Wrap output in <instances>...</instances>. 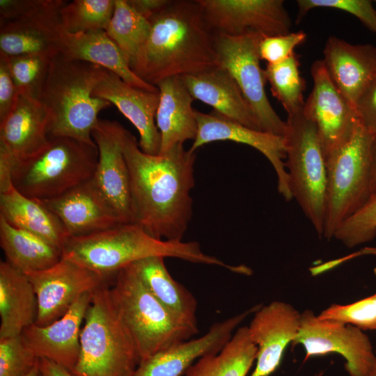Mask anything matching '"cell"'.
I'll use <instances>...</instances> for the list:
<instances>
[{
  "label": "cell",
  "instance_id": "cell-1",
  "mask_svg": "<svg viewBox=\"0 0 376 376\" xmlns=\"http://www.w3.org/2000/svg\"><path fill=\"white\" fill-rule=\"evenodd\" d=\"M118 136L130 173L132 224L156 239L182 241L192 215L195 152L179 144L164 155L146 154L120 123Z\"/></svg>",
  "mask_w": 376,
  "mask_h": 376
},
{
  "label": "cell",
  "instance_id": "cell-2",
  "mask_svg": "<svg viewBox=\"0 0 376 376\" xmlns=\"http://www.w3.org/2000/svg\"><path fill=\"white\" fill-rule=\"evenodd\" d=\"M148 20V38L130 66L144 81L155 86L219 65L214 34L197 0H171Z\"/></svg>",
  "mask_w": 376,
  "mask_h": 376
},
{
  "label": "cell",
  "instance_id": "cell-3",
  "mask_svg": "<svg viewBox=\"0 0 376 376\" xmlns=\"http://www.w3.org/2000/svg\"><path fill=\"white\" fill-rule=\"evenodd\" d=\"M62 253V258L109 277H114L123 268L151 256L217 265L235 273L240 271L239 266L228 265L203 253L197 242L156 239L134 224H120L88 235L70 237Z\"/></svg>",
  "mask_w": 376,
  "mask_h": 376
},
{
  "label": "cell",
  "instance_id": "cell-4",
  "mask_svg": "<svg viewBox=\"0 0 376 376\" xmlns=\"http://www.w3.org/2000/svg\"><path fill=\"white\" fill-rule=\"evenodd\" d=\"M106 69L88 62L50 59L38 101L49 116V136H66L95 145L92 132L99 113L111 104L93 95Z\"/></svg>",
  "mask_w": 376,
  "mask_h": 376
},
{
  "label": "cell",
  "instance_id": "cell-5",
  "mask_svg": "<svg viewBox=\"0 0 376 376\" xmlns=\"http://www.w3.org/2000/svg\"><path fill=\"white\" fill-rule=\"evenodd\" d=\"M140 358L122 322L107 283L92 294L80 333L73 376H133Z\"/></svg>",
  "mask_w": 376,
  "mask_h": 376
},
{
  "label": "cell",
  "instance_id": "cell-6",
  "mask_svg": "<svg viewBox=\"0 0 376 376\" xmlns=\"http://www.w3.org/2000/svg\"><path fill=\"white\" fill-rule=\"evenodd\" d=\"M97 160L96 144L66 136H49L40 151L16 163L12 183L27 197L52 199L91 179Z\"/></svg>",
  "mask_w": 376,
  "mask_h": 376
},
{
  "label": "cell",
  "instance_id": "cell-7",
  "mask_svg": "<svg viewBox=\"0 0 376 376\" xmlns=\"http://www.w3.org/2000/svg\"><path fill=\"white\" fill-rule=\"evenodd\" d=\"M109 289L140 362L175 343L191 339L198 331L178 320L155 297L132 264L116 274Z\"/></svg>",
  "mask_w": 376,
  "mask_h": 376
},
{
  "label": "cell",
  "instance_id": "cell-8",
  "mask_svg": "<svg viewBox=\"0 0 376 376\" xmlns=\"http://www.w3.org/2000/svg\"><path fill=\"white\" fill-rule=\"evenodd\" d=\"M374 135L360 123L351 139L326 157L327 190L322 237L359 210L371 193V146Z\"/></svg>",
  "mask_w": 376,
  "mask_h": 376
},
{
  "label": "cell",
  "instance_id": "cell-9",
  "mask_svg": "<svg viewBox=\"0 0 376 376\" xmlns=\"http://www.w3.org/2000/svg\"><path fill=\"white\" fill-rule=\"evenodd\" d=\"M285 122V162L292 198L322 237L327 190L326 157L316 127L303 110L288 116Z\"/></svg>",
  "mask_w": 376,
  "mask_h": 376
},
{
  "label": "cell",
  "instance_id": "cell-10",
  "mask_svg": "<svg viewBox=\"0 0 376 376\" xmlns=\"http://www.w3.org/2000/svg\"><path fill=\"white\" fill-rule=\"evenodd\" d=\"M263 36L214 34L219 65L230 74L251 107L260 130L284 136L286 122L271 105L265 88L266 79L260 66L258 45Z\"/></svg>",
  "mask_w": 376,
  "mask_h": 376
},
{
  "label": "cell",
  "instance_id": "cell-11",
  "mask_svg": "<svg viewBox=\"0 0 376 376\" xmlns=\"http://www.w3.org/2000/svg\"><path fill=\"white\" fill-rule=\"evenodd\" d=\"M292 344L302 345L306 358L339 354L350 376H368L376 361L375 351L363 331L340 321L320 319L310 310L301 313L299 330Z\"/></svg>",
  "mask_w": 376,
  "mask_h": 376
},
{
  "label": "cell",
  "instance_id": "cell-12",
  "mask_svg": "<svg viewBox=\"0 0 376 376\" xmlns=\"http://www.w3.org/2000/svg\"><path fill=\"white\" fill-rule=\"evenodd\" d=\"M213 34L263 37L290 32L292 20L283 0H197Z\"/></svg>",
  "mask_w": 376,
  "mask_h": 376
},
{
  "label": "cell",
  "instance_id": "cell-13",
  "mask_svg": "<svg viewBox=\"0 0 376 376\" xmlns=\"http://www.w3.org/2000/svg\"><path fill=\"white\" fill-rule=\"evenodd\" d=\"M26 274L36 294L35 324L39 327L63 317L79 297L93 292L111 278L64 258L48 269Z\"/></svg>",
  "mask_w": 376,
  "mask_h": 376
},
{
  "label": "cell",
  "instance_id": "cell-14",
  "mask_svg": "<svg viewBox=\"0 0 376 376\" xmlns=\"http://www.w3.org/2000/svg\"><path fill=\"white\" fill-rule=\"evenodd\" d=\"M313 87L303 113L315 124L327 157L347 143L360 120L352 107L330 79L322 59L311 67Z\"/></svg>",
  "mask_w": 376,
  "mask_h": 376
},
{
  "label": "cell",
  "instance_id": "cell-15",
  "mask_svg": "<svg viewBox=\"0 0 376 376\" xmlns=\"http://www.w3.org/2000/svg\"><path fill=\"white\" fill-rule=\"evenodd\" d=\"M198 132L189 148L195 152L203 145L219 141L246 144L260 152L273 166L279 194L286 201L292 195L286 169V145L284 136L254 130L212 111L206 113L196 110Z\"/></svg>",
  "mask_w": 376,
  "mask_h": 376
},
{
  "label": "cell",
  "instance_id": "cell-16",
  "mask_svg": "<svg viewBox=\"0 0 376 376\" xmlns=\"http://www.w3.org/2000/svg\"><path fill=\"white\" fill-rule=\"evenodd\" d=\"M49 139L46 109L38 100L19 94L12 111L0 123V181H10L16 163L40 151Z\"/></svg>",
  "mask_w": 376,
  "mask_h": 376
},
{
  "label": "cell",
  "instance_id": "cell-17",
  "mask_svg": "<svg viewBox=\"0 0 376 376\" xmlns=\"http://www.w3.org/2000/svg\"><path fill=\"white\" fill-rule=\"evenodd\" d=\"M261 306L214 323L203 336L173 344L141 361L133 376H182L198 359L219 352L239 325Z\"/></svg>",
  "mask_w": 376,
  "mask_h": 376
},
{
  "label": "cell",
  "instance_id": "cell-18",
  "mask_svg": "<svg viewBox=\"0 0 376 376\" xmlns=\"http://www.w3.org/2000/svg\"><path fill=\"white\" fill-rule=\"evenodd\" d=\"M301 313L292 305L274 301L261 306L248 327L257 347L256 366L250 376H269L279 368L289 343L299 330Z\"/></svg>",
  "mask_w": 376,
  "mask_h": 376
},
{
  "label": "cell",
  "instance_id": "cell-19",
  "mask_svg": "<svg viewBox=\"0 0 376 376\" xmlns=\"http://www.w3.org/2000/svg\"><path fill=\"white\" fill-rule=\"evenodd\" d=\"M40 201L59 219L70 237L124 224L93 177L58 197Z\"/></svg>",
  "mask_w": 376,
  "mask_h": 376
},
{
  "label": "cell",
  "instance_id": "cell-20",
  "mask_svg": "<svg viewBox=\"0 0 376 376\" xmlns=\"http://www.w3.org/2000/svg\"><path fill=\"white\" fill-rule=\"evenodd\" d=\"M93 292L82 295L67 313L54 322L39 327L35 324L21 334L25 345L39 359H46L70 373L80 353V333Z\"/></svg>",
  "mask_w": 376,
  "mask_h": 376
},
{
  "label": "cell",
  "instance_id": "cell-21",
  "mask_svg": "<svg viewBox=\"0 0 376 376\" xmlns=\"http://www.w3.org/2000/svg\"><path fill=\"white\" fill-rule=\"evenodd\" d=\"M119 123L100 119L92 132L98 150L93 179L123 224H132L130 179L118 136Z\"/></svg>",
  "mask_w": 376,
  "mask_h": 376
},
{
  "label": "cell",
  "instance_id": "cell-22",
  "mask_svg": "<svg viewBox=\"0 0 376 376\" xmlns=\"http://www.w3.org/2000/svg\"><path fill=\"white\" fill-rule=\"evenodd\" d=\"M93 95L114 104L139 134V147L149 155H158L160 135L155 116L159 91L152 92L130 86L116 74L106 70Z\"/></svg>",
  "mask_w": 376,
  "mask_h": 376
},
{
  "label": "cell",
  "instance_id": "cell-23",
  "mask_svg": "<svg viewBox=\"0 0 376 376\" xmlns=\"http://www.w3.org/2000/svg\"><path fill=\"white\" fill-rule=\"evenodd\" d=\"M322 59L334 84L349 104H356L376 78V47L353 45L335 36L328 37Z\"/></svg>",
  "mask_w": 376,
  "mask_h": 376
},
{
  "label": "cell",
  "instance_id": "cell-24",
  "mask_svg": "<svg viewBox=\"0 0 376 376\" xmlns=\"http://www.w3.org/2000/svg\"><path fill=\"white\" fill-rule=\"evenodd\" d=\"M58 54L65 59L97 65L140 89L157 92V86L140 79L131 69L123 52L105 30L72 33L59 24L55 37Z\"/></svg>",
  "mask_w": 376,
  "mask_h": 376
},
{
  "label": "cell",
  "instance_id": "cell-25",
  "mask_svg": "<svg viewBox=\"0 0 376 376\" xmlns=\"http://www.w3.org/2000/svg\"><path fill=\"white\" fill-rule=\"evenodd\" d=\"M159 102L155 121L160 135L158 155H164L174 146L194 140L198 132L194 100L181 77H172L158 82Z\"/></svg>",
  "mask_w": 376,
  "mask_h": 376
},
{
  "label": "cell",
  "instance_id": "cell-26",
  "mask_svg": "<svg viewBox=\"0 0 376 376\" xmlns=\"http://www.w3.org/2000/svg\"><path fill=\"white\" fill-rule=\"evenodd\" d=\"M181 77L194 100L211 106L213 111L226 118L260 130L251 107L227 70L218 65Z\"/></svg>",
  "mask_w": 376,
  "mask_h": 376
},
{
  "label": "cell",
  "instance_id": "cell-27",
  "mask_svg": "<svg viewBox=\"0 0 376 376\" xmlns=\"http://www.w3.org/2000/svg\"><path fill=\"white\" fill-rule=\"evenodd\" d=\"M38 300L26 274L6 260L0 262V339L20 335L35 324Z\"/></svg>",
  "mask_w": 376,
  "mask_h": 376
},
{
  "label": "cell",
  "instance_id": "cell-28",
  "mask_svg": "<svg viewBox=\"0 0 376 376\" xmlns=\"http://www.w3.org/2000/svg\"><path fill=\"white\" fill-rule=\"evenodd\" d=\"M0 216L11 226L35 234L61 250L70 237L51 210L40 201L21 194L13 185L0 192Z\"/></svg>",
  "mask_w": 376,
  "mask_h": 376
},
{
  "label": "cell",
  "instance_id": "cell-29",
  "mask_svg": "<svg viewBox=\"0 0 376 376\" xmlns=\"http://www.w3.org/2000/svg\"><path fill=\"white\" fill-rule=\"evenodd\" d=\"M164 257L151 256L132 264L139 278L155 297L178 320L198 330L194 296L169 272Z\"/></svg>",
  "mask_w": 376,
  "mask_h": 376
},
{
  "label": "cell",
  "instance_id": "cell-30",
  "mask_svg": "<svg viewBox=\"0 0 376 376\" xmlns=\"http://www.w3.org/2000/svg\"><path fill=\"white\" fill-rule=\"evenodd\" d=\"M0 244L6 261L26 274L48 269L62 259V250L40 237L14 227L0 216Z\"/></svg>",
  "mask_w": 376,
  "mask_h": 376
},
{
  "label": "cell",
  "instance_id": "cell-31",
  "mask_svg": "<svg viewBox=\"0 0 376 376\" xmlns=\"http://www.w3.org/2000/svg\"><path fill=\"white\" fill-rule=\"evenodd\" d=\"M257 350L248 327H238L219 352L198 359L184 376H246L256 361Z\"/></svg>",
  "mask_w": 376,
  "mask_h": 376
},
{
  "label": "cell",
  "instance_id": "cell-32",
  "mask_svg": "<svg viewBox=\"0 0 376 376\" xmlns=\"http://www.w3.org/2000/svg\"><path fill=\"white\" fill-rule=\"evenodd\" d=\"M58 24L26 22L0 23V54L8 56L58 54L55 42Z\"/></svg>",
  "mask_w": 376,
  "mask_h": 376
},
{
  "label": "cell",
  "instance_id": "cell-33",
  "mask_svg": "<svg viewBox=\"0 0 376 376\" xmlns=\"http://www.w3.org/2000/svg\"><path fill=\"white\" fill-rule=\"evenodd\" d=\"M105 31L131 66L148 38L150 24L127 0H114L113 13Z\"/></svg>",
  "mask_w": 376,
  "mask_h": 376
},
{
  "label": "cell",
  "instance_id": "cell-34",
  "mask_svg": "<svg viewBox=\"0 0 376 376\" xmlns=\"http://www.w3.org/2000/svg\"><path fill=\"white\" fill-rule=\"evenodd\" d=\"M299 56L295 52L285 61L267 64L264 69L266 81L273 96L281 104L288 116L303 110L306 81L299 71Z\"/></svg>",
  "mask_w": 376,
  "mask_h": 376
},
{
  "label": "cell",
  "instance_id": "cell-35",
  "mask_svg": "<svg viewBox=\"0 0 376 376\" xmlns=\"http://www.w3.org/2000/svg\"><path fill=\"white\" fill-rule=\"evenodd\" d=\"M114 10V0H74L60 11V25L72 33L105 30Z\"/></svg>",
  "mask_w": 376,
  "mask_h": 376
},
{
  "label": "cell",
  "instance_id": "cell-36",
  "mask_svg": "<svg viewBox=\"0 0 376 376\" xmlns=\"http://www.w3.org/2000/svg\"><path fill=\"white\" fill-rule=\"evenodd\" d=\"M66 2L63 0H0V23L59 24L60 11Z\"/></svg>",
  "mask_w": 376,
  "mask_h": 376
},
{
  "label": "cell",
  "instance_id": "cell-37",
  "mask_svg": "<svg viewBox=\"0 0 376 376\" xmlns=\"http://www.w3.org/2000/svg\"><path fill=\"white\" fill-rule=\"evenodd\" d=\"M14 83L20 95L36 100L47 77L50 59L41 55L8 56L3 54Z\"/></svg>",
  "mask_w": 376,
  "mask_h": 376
},
{
  "label": "cell",
  "instance_id": "cell-38",
  "mask_svg": "<svg viewBox=\"0 0 376 376\" xmlns=\"http://www.w3.org/2000/svg\"><path fill=\"white\" fill-rule=\"evenodd\" d=\"M376 237V195L344 221L336 230L334 237L348 248L369 242Z\"/></svg>",
  "mask_w": 376,
  "mask_h": 376
},
{
  "label": "cell",
  "instance_id": "cell-39",
  "mask_svg": "<svg viewBox=\"0 0 376 376\" xmlns=\"http://www.w3.org/2000/svg\"><path fill=\"white\" fill-rule=\"evenodd\" d=\"M318 316L349 324L362 331H376V293L349 304H334Z\"/></svg>",
  "mask_w": 376,
  "mask_h": 376
},
{
  "label": "cell",
  "instance_id": "cell-40",
  "mask_svg": "<svg viewBox=\"0 0 376 376\" xmlns=\"http://www.w3.org/2000/svg\"><path fill=\"white\" fill-rule=\"evenodd\" d=\"M38 361L21 334L0 339V376H24Z\"/></svg>",
  "mask_w": 376,
  "mask_h": 376
},
{
  "label": "cell",
  "instance_id": "cell-41",
  "mask_svg": "<svg viewBox=\"0 0 376 376\" xmlns=\"http://www.w3.org/2000/svg\"><path fill=\"white\" fill-rule=\"evenodd\" d=\"M296 23H299L312 9L334 8L347 12L358 18L370 31L376 34V10L370 0H297Z\"/></svg>",
  "mask_w": 376,
  "mask_h": 376
},
{
  "label": "cell",
  "instance_id": "cell-42",
  "mask_svg": "<svg viewBox=\"0 0 376 376\" xmlns=\"http://www.w3.org/2000/svg\"><path fill=\"white\" fill-rule=\"evenodd\" d=\"M306 39V33L300 30L284 35L263 37L258 45L260 60L267 64H276L289 58L296 47L301 45Z\"/></svg>",
  "mask_w": 376,
  "mask_h": 376
},
{
  "label": "cell",
  "instance_id": "cell-43",
  "mask_svg": "<svg viewBox=\"0 0 376 376\" xmlns=\"http://www.w3.org/2000/svg\"><path fill=\"white\" fill-rule=\"evenodd\" d=\"M19 95L6 59L3 56L0 55V123L3 121L12 111Z\"/></svg>",
  "mask_w": 376,
  "mask_h": 376
},
{
  "label": "cell",
  "instance_id": "cell-44",
  "mask_svg": "<svg viewBox=\"0 0 376 376\" xmlns=\"http://www.w3.org/2000/svg\"><path fill=\"white\" fill-rule=\"evenodd\" d=\"M356 111L361 125L376 134V78L359 98Z\"/></svg>",
  "mask_w": 376,
  "mask_h": 376
},
{
  "label": "cell",
  "instance_id": "cell-45",
  "mask_svg": "<svg viewBox=\"0 0 376 376\" xmlns=\"http://www.w3.org/2000/svg\"><path fill=\"white\" fill-rule=\"evenodd\" d=\"M127 1L135 10L148 19L169 4L171 0H127Z\"/></svg>",
  "mask_w": 376,
  "mask_h": 376
},
{
  "label": "cell",
  "instance_id": "cell-46",
  "mask_svg": "<svg viewBox=\"0 0 376 376\" xmlns=\"http://www.w3.org/2000/svg\"><path fill=\"white\" fill-rule=\"evenodd\" d=\"M39 366L43 376H73L68 370L46 359H39Z\"/></svg>",
  "mask_w": 376,
  "mask_h": 376
},
{
  "label": "cell",
  "instance_id": "cell-47",
  "mask_svg": "<svg viewBox=\"0 0 376 376\" xmlns=\"http://www.w3.org/2000/svg\"><path fill=\"white\" fill-rule=\"evenodd\" d=\"M371 160V193L376 195V134L374 135L370 152Z\"/></svg>",
  "mask_w": 376,
  "mask_h": 376
},
{
  "label": "cell",
  "instance_id": "cell-48",
  "mask_svg": "<svg viewBox=\"0 0 376 376\" xmlns=\"http://www.w3.org/2000/svg\"><path fill=\"white\" fill-rule=\"evenodd\" d=\"M363 255H375L376 256V246L372 247V246H368L364 247L362 249L352 253L351 255H349L346 257L342 258L340 259H338L339 263L345 262V260H348L352 258L363 256Z\"/></svg>",
  "mask_w": 376,
  "mask_h": 376
},
{
  "label": "cell",
  "instance_id": "cell-49",
  "mask_svg": "<svg viewBox=\"0 0 376 376\" xmlns=\"http://www.w3.org/2000/svg\"><path fill=\"white\" fill-rule=\"evenodd\" d=\"M24 376H43L39 366V361L38 363Z\"/></svg>",
  "mask_w": 376,
  "mask_h": 376
},
{
  "label": "cell",
  "instance_id": "cell-50",
  "mask_svg": "<svg viewBox=\"0 0 376 376\" xmlns=\"http://www.w3.org/2000/svg\"><path fill=\"white\" fill-rule=\"evenodd\" d=\"M375 353H376V351H375ZM368 376H376V361L371 371L370 372Z\"/></svg>",
  "mask_w": 376,
  "mask_h": 376
}]
</instances>
